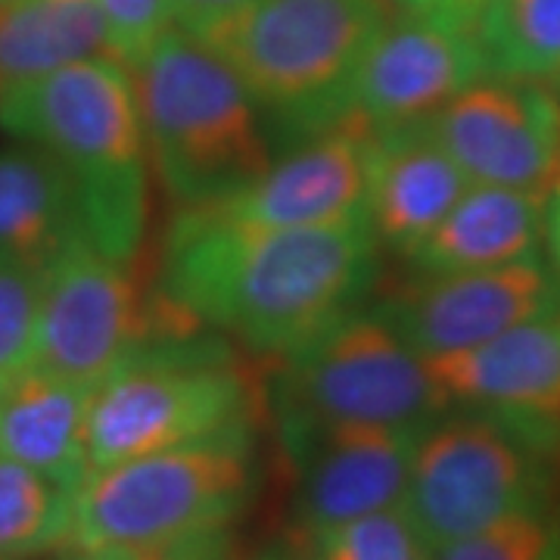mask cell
<instances>
[{"instance_id": "cell-1", "label": "cell", "mask_w": 560, "mask_h": 560, "mask_svg": "<svg viewBox=\"0 0 560 560\" xmlns=\"http://www.w3.org/2000/svg\"><path fill=\"white\" fill-rule=\"evenodd\" d=\"M377 237L364 219L243 231L180 209L165 241L162 290L190 324L290 355L352 312L374 278Z\"/></svg>"}, {"instance_id": "cell-2", "label": "cell", "mask_w": 560, "mask_h": 560, "mask_svg": "<svg viewBox=\"0 0 560 560\" xmlns=\"http://www.w3.org/2000/svg\"><path fill=\"white\" fill-rule=\"evenodd\" d=\"M0 121L69 175L88 241L113 259H135L147 228L150 153L135 81L116 57H91L0 97Z\"/></svg>"}, {"instance_id": "cell-3", "label": "cell", "mask_w": 560, "mask_h": 560, "mask_svg": "<svg viewBox=\"0 0 560 560\" xmlns=\"http://www.w3.org/2000/svg\"><path fill=\"white\" fill-rule=\"evenodd\" d=\"M128 72L150 162L180 209L224 200L265 175L259 106L212 47L168 28Z\"/></svg>"}, {"instance_id": "cell-4", "label": "cell", "mask_w": 560, "mask_h": 560, "mask_svg": "<svg viewBox=\"0 0 560 560\" xmlns=\"http://www.w3.org/2000/svg\"><path fill=\"white\" fill-rule=\"evenodd\" d=\"M253 495L249 433L180 445L88 474L69 499V551L168 548L228 533Z\"/></svg>"}, {"instance_id": "cell-5", "label": "cell", "mask_w": 560, "mask_h": 560, "mask_svg": "<svg viewBox=\"0 0 560 560\" xmlns=\"http://www.w3.org/2000/svg\"><path fill=\"white\" fill-rule=\"evenodd\" d=\"M389 16V0H253L200 40L231 66L256 106L330 131L364 50Z\"/></svg>"}, {"instance_id": "cell-6", "label": "cell", "mask_w": 560, "mask_h": 560, "mask_svg": "<svg viewBox=\"0 0 560 560\" xmlns=\"http://www.w3.org/2000/svg\"><path fill=\"white\" fill-rule=\"evenodd\" d=\"M278 420L287 452L327 430H415L448 411L427 361L374 315H342L287 355L278 383Z\"/></svg>"}, {"instance_id": "cell-7", "label": "cell", "mask_w": 560, "mask_h": 560, "mask_svg": "<svg viewBox=\"0 0 560 560\" xmlns=\"http://www.w3.org/2000/svg\"><path fill=\"white\" fill-rule=\"evenodd\" d=\"M237 430H246V383L228 361L143 346L91 396L88 474Z\"/></svg>"}, {"instance_id": "cell-8", "label": "cell", "mask_w": 560, "mask_h": 560, "mask_svg": "<svg viewBox=\"0 0 560 560\" xmlns=\"http://www.w3.org/2000/svg\"><path fill=\"white\" fill-rule=\"evenodd\" d=\"M555 458L486 411L440 415L418 436L405 511L430 548L467 539L526 508H545Z\"/></svg>"}, {"instance_id": "cell-9", "label": "cell", "mask_w": 560, "mask_h": 560, "mask_svg": "<svg viewBox=\"0 0 560 560\" xmlns=\"http://www.w3.org/2000/svg\"><path fill=\"white\" fill-rule=\"evenodd\" d=\"M143 346H150V315L131 261L81 241L40 275L35 364L97 389Z\"/></svg>"}, {"instance_id": "cell-10", "label": "cell", "mask_w": 560, "mask_h": 560, "mask_svg": "<svg viewBox=\"0 0 560 560\" xmlns=\"http://www.w3.org/2000/svg\"><path fill=\"white\" fill-rule=\"evenodd\" d=\"M486 75L474 28L436 13H393L364 50L334 128L383 135L436 116Z\"/></svg>"}, {"instance_id": "cell-11", "label": "cell", "mask_w": 560, "mask_h": 560, "mask_svg": "<svg viewBox=\"0 0 560 560\" xmlns=\"http://www.w3.org/2000/svg\"><path fill=\"white\" fill-rule=\"evenodd\" d=\"M470 184L541 190L560 165V101L539 81L482 75L427 119Z\"/></svg>"}, {"instance_id": "cell-12", "label": "cell", "mask_w": 560, "mask_h": 560, "mask_svg": "<svg viewBox=\"0 0 560 560\" xmlns=\"http://www.w3.org/2000/svg\"><path fill=\"white\" fill-rule=\"evenodd\" d=\"M560 305L558 271L539 256L501 268L423 275L377 308L420 359L474 349Z\"/></svg>"}, {"instance_id": "cell-13", "label": "cell", "mask_w": 560, "mask_h": 560, "mask_svg": "<svg viewBox=\"0 0 560 560\" xmlns=\"http://www.w3.org/2000/svg\"><path fill=\"white\" fill-rule=\"evenodd\" d=\"M448 408H474L511 423L560 458V305L474 349L427 361Z\"/></svg>"}, {"instance_id": "cell-14", "label": "cell", "mask_w": 560, "mask_h": 560, "mask_svg": "<svg viewBox=\"0 0 560 560\" xmlns=\"http://www.w3.org/2000/svg\"><path fill=\"white\" fill-rule=\"evenodd\" d=\"M368 140V135L349 128L320 131V138L278 165H268L265 175L243 190L194 209L243 231H293L364 219Z\"/></svg>"}, {"instance_id": "cell-15", "label": "cell", "mask_w": 560, "mask_h": 560, "mask_svg": "<svg viewBox=\"0 0 560 560\" xmlns=\"http://www.w3.org/2000/svg\"><path fill=\"white\" fill-rule=\"evenodd\" d=\"M418 436L415 430L355 427L327 430L290 448L300 477L296 539L401 504Z\"/></svg>"}, {"instance_id": "cell-16", "label": "cell", "mask_w": 560, "mask_h": 560, "mask_svg": "<svg viewBox=\"0 0 560 560\" xmlns=\"http://www.w3.org/2000/svg\"><path fill=\"white\" fill-rule=\"evenodd\" d=\"M470 180L427 131V121L371 135L364 212L383 246L411 256L467 194Z\"/></svg>"}, {"instance_id": "cell-17", "label": "cell", "mask_w": 560, "mask_h": 560, "mask_svg": "<svg viewBox=\"0 0 560 560\" xmlns=\"http://www.w3.org/2000/svg\"><path fill=\"white\" fill-rule=\"evenodd\" d=\"M94 389L22 364L0 374V455L20 460L69 492L88 474V408Z\"/></svg>"}, {"instance_id": "cell-18", "label": "cell", "mask_w": 560, "mask_h": 560, "mask_svg": "<svg viewBox=\"0 0 560 560\" xmlns=\"http://www.w3.org/2000/svg\"><path fill=\"white\" fill-rule=\"evenodd\" d=\"M545 206L541 190L470 184L408 259L420 275H458L539 256Z\"/></svg>"}, {"instance_id": "cell-19", "label": "cell", "mask_w": 560, "mask_h": 560, "mask_svg": "<svg viewBox=\"0 0 560 560\" xmlns=\"http://www.w3.org/2000/svg\"><path fill=\"white\" fill-rule=\"evenodd\" d=\"M88 241L69 175L38 147L0 153V261L47 271Z\"/></svg>"}, {"instance_id": "cell-20", "label": "cell", "mask_w": 560, "mask_h": 560, "mask_svg": "<svg viewBox=\"0 0 560 560\" xmlns=\"http://www.w3.org/2000/svg\"><path fill=\"white\" fill-rule=\"evenodd\" d=\"M91 57H113L97 0L0 3V97Z\"/></svg>"}, {"instance_id": "cell-21", "label": "cell", "mask_w": 560, "mask_h": 560, "mask_svg": "<svg viewBox=\"0 0 560 560\" xmlns=\"http://www.w3.org/2000/svg\"><path fill=\"white\" fill-rule=\"evenodd\" d=\"M474 35L486 75L541 81L560 72V0H492Z\"/></svg>"}, {"instance_id": "cell-22", "label": "cell", "mask_w": 560, "mask_h": 560, "mask_svg": "<svg viewBox=\"0 0 560 560\" xmlns=\"http://www.w3.org/2000/svg\"><path fill=\"white\" fill-rule=\"evenodd\" d=\"M72 492L0 455V560H25L66 541Z\"/></svg>"}, {"instance_id": "cell-23", "label": "cell", "mask_w": 560, "mask_h": 560, "mask_svg": "<svg viewBox=\"0 0 560 560\" xmlns=\"http://www.w3.org/2000/svg\"><path fill=\"white\" fill-rule=\"evenodd\" d=\"M305 545L308 560H430L433 548L405 511V504L364 514L359 521L315 533Z\"/></svg>"}, {"instance_id": "cell-24", "label": "cell", "mask_w": 560, "mask_h": 560, "mask_svg": "<svg viewBox=\"0 0 560 560\" xmlns=\"http://www.w3.org/2000/svg\"><path fill=\"white\" fill-rule=\"evenodd\" d=\"M430 560H560V521L551 508H526L467 539L433 548Z\"/></svg>"}, {"instance_id": "cell-25", "label": "cell", "mask_w": 560, "mask_h": 560, "mask_svg": "<svg viewBox=\"0 0 560 560\" xmlns=\"http://www.w3.org/2000/svg\"><path fill=\"white\" fill-rule=\"evenodd\" d=\"M40 271L0 261V374L35 361Z\"/></svg>"}, {"instance_id": "cell-26", "label": "cell", "mask_w": 560, "mask_h": 560, "mask_svg": "<svg viewBox=\"0 0 560 560\" xmlns=\"http://www.w3.org/2000/svg\"><path fill=\"white\" fill-rule=\"evenodd\" d=\"M113 57L125 66L138 60L172 28L168 0H97Z\"/></svg>"}, {"instance_id": "cell-27", "label": "cell", "mask_w": 560, "mask_h": 560, "mask_svg": "<svg viewBox=\"0 0 560 560\" xmlns=\"http://www.w3.org/2000/svg\"><path fill=\"white\" fill-rule=\"evenodd\" d=\"M60 560H231V536L219 533L209 539L168 545V548H103V551H69Z\"/></svg>"}, {"instance_id": "cell-28", "label": "cell", "mask_w": 560, "mask_h": 560, "mask_svg": "<svg viewBox=\"0 0 560 560\" xmlns=\"http://www.w3.org/2000/svg\"><path fill=\"white\" fill-rule=\"evenodd\" d=\"M246 3H253V0H168L172 28L202 38L212 28H219L221 22L237 16Z\"/></svg>"}, {"instance_id": "cell-29", "label": "cell", "mask_w": 560, "mask_h": 560, "mask_svg": "<svg viewBox=\"0 0 560 560\" xmlns=\"http://www.w3.org/2000/svg\"><path fill=\"white\" fill-rule=\"evenodd\" d=\"M489 3L492 0H433L423 13H436V16H445V20L460 22V25L474 28L477 16H480Z\"/></svg>"}, {"instance_id": "cell-30", "label": "cell", "mask_w": 560, "mask_h": 560, "mask_svg": "<svg viewBox=\"0 0 560 560\" xmlns=\"http://www.w3.org/2000/svg\"><path fill=\"white\" fill-rule=\"evenodd\" d=\"M241 560H308L305 558V545L296 536H283V539H271L259 545L256 551H249Z\"/></svg>"}, {"instance_id": "cell-31", "label": "cell", "mask_w": 560, "mask_h": 560, "mask_svg": "<svg viewBox=\"0 0 560 560\" xmlns=\"http://www.w3.org/2000/svg\"><path fill=\"white\" fill-rule=\"evenodd\" d=\"M545 237H548L555 271H558L560 278V190H555V197L545 206Z\"/></svg>"}, {"instance_id": "cell-32", "label": "cell", "mask_w": 560, "mask_h": 560, "mask_svg": "<svg viewBox=\"0 0 560 560\" xmlns=\"http://www.w3.org/2000/svg\"><path fill=\"white\" fill-rule=\"evenodd\" d=\"M393 3V10H399V13H423L433 0H389Z\"/></svg>"}, {"instance_id": "cell-33", "label": "cell", "mask_w": 560, "mask_h": 560, "mask_svg": "<svg viewBox=\"0 0 560 560\" xmlns=\"http://www.w3.org/2000/svg\"><path fill=\"white\" fill-rule=\"evenodd\" d=\"M555 190H560V165H558V175H555Z\"/></svg>"}, {"instance_id": "cell-34", "label": "cell", "mask_w": 560, "mask_h": 560, "mask_svg": "<svg viewBox=\"0 0 560 560\" xmlns=\"http://www.w3.org/2000/svg\"><path fill=\"white\" fill-rule=\"evenodd\" d=\"M0 3H22V0H0Z\"/></svg>"}, {"instance_id": "cell-35", "label": "cell", "mask_w": 560, "mask_h": 560, "mask_svg": "<svg viewBox=\"0 0 560 560\" xmlns=\"http://www.w3.org/2000/svg\"><path fill=\"white\" fill-rule=\"evenodd\" d=\"M558 521H560V514H558Z\"/></svg>"}]
</instances>
